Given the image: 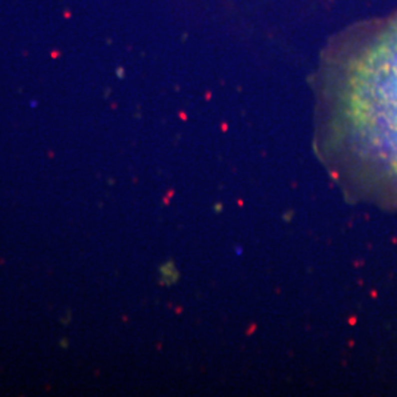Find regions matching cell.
<instances>
[{
    "label": "cell",
    "instance_id": "1",
    "mask_svg": "<svg viewBox=\"0 0 397 397\" xmlns=\"http://www.w3.org/2000/svg\"><path fill=\"white\" fill-rule=\"evenodd\" d=\"M327 105L331 168L365 191L397 199V12L350 43Z\"/></svg>",
    "mask_w": 397,
    "mask_h": 397
}]
</instances>
